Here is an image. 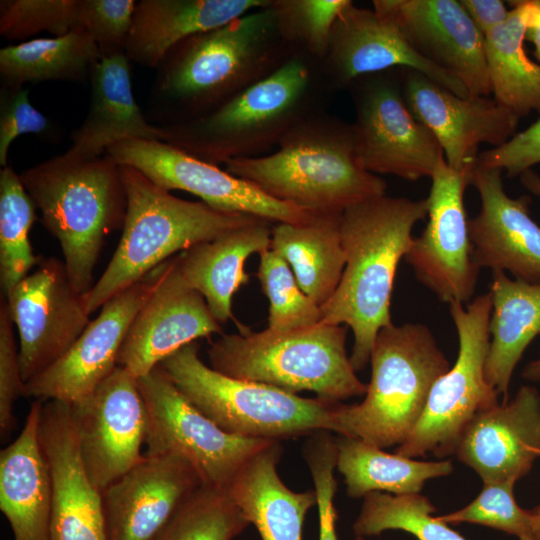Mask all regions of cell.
Listing matches in <instances>:
<instances>
[{"label":"cell","instance_id":"obj_12","mask_svg":"<svg viewBox=\"0 0 540 540\" xmlns=\"http://www.w3.org/2000/svg\"><path fill=\"white\" fill-rule=\"evenodd\" d=\"M347 89L355 110L352 124L362 166L373 174L408 181L431 177L445 160L444 153L407 107L399 69L360 77Z\"/></svg>","mask_w":540,"mask_h":540},{"label":"cell","instance_id":"obj_26","mask_svg":"<svg viewBox=\"0 0 540 540\" xmlns=\"http://www.w3.org/2000/svg\"><path fill=\"white\" fill-rule=\"evenodd\" d=\"M125 52L102 56L90 69L91 97L83 123L70 135L66 155L90 160L126 139L165 141L162 126L150 124L137 105Z\"/></svg>","mask_w":540,"mask_h":540},{"label":"cell","instance_id":"obj_38","mask_svg":"<svg viewBox=\"0 0 540 540\" xmlns=\"http://www.w3.org/2000/svg\"><path fill=\"white\" fill-rule=\"evenodd\" d=\"M249 525L226 490L202 485L154 540H233Z\"/></svg>","mask_w":540,"mask_h":540},{"label":"cell","instance_id":"obj_42","mask_svg":"<svg viewBox=\"0 0 540 540\" xmlns=\"http://www.w3.org/2000/svg\"><path fill=\"white\" fill-rule=\"evenodd\" d=\"M514 482L483 483L479 495L457 511L437 516L447 524L473 523L532 540L533 511L521 508L514 497Z\"/></svg>","mask_w":540,"mask_h":540},{"label":"cell","instance_id":"obj_6","mask_svg":"<svg viewBox=\"0 0 540 540\" xmlns=\"http://www.w3.org/2000/svg\"><path fill=\"white\" fill-rule=\"evenodd\" d=\"M120 170L127 196L125 222L109 264L84 294L90 315L175 253L261 219L178 198L131 166L120 165Z\"/></svg>","mask_w":540,"mask_h":540},{"label":"cell","instance_id":"obj_13","mask_svg":"<svg viewBox=\"0 0 540 540\" xmlns=\"http://www.w3.org/2000/svg\"><path fill=\"white\" fill-rule=\"evenodd\" d=\"M118 165L131 166L163 189L182 190L208 206L256 216L270 223H296L313 212L276 200L253 184L164 142L126 139L106 153Z\"/></svg>","mask_w":540,"mask_h":540},{"label":"cell","instance_id":"obj_10","mask_svg":"<svg viewBox=\"0 0 540 540\" xmlns=\"http://www.w3.org/2000/svg\"><path fill=\"white\" fill-rule=\"evenodd\" d=\"M490 292L467 303H449L459 340L455 364L431 388L425 409L408 438L395 453L408 457L454 455L469 423L480 412L499 403L497 391L485 376L490 340Z\"/></svg>","mask_w":540,"mask_h":540},{"label":"cell","instance_id":"obj_19","mask_svg":"<svg viewBox=\"0 0 540 540\" xmlns=\"http://www.w3.org/2000/svg\"><path fill=\"white\" fill-rule=\"evenodd\" d=\"M213 334H223L221 324L183 279L173 256L160 264L157 285L132 321L117 365L138 379L183 346Z\"/></svg>","mask_w":540,"mask_h":540},{"label":"cell","instance_id":"obj_53","mask_svg":"<svg viewBox=\"0 0 540 540\" xmlns=\"http://www.w3.org/2000/svg\"><path fill=\"white\" fill-rule=\"evenodd\" d=\"M355 540H366L365 537H362V536H356V539ZM380 540V539H379Z\"/></svg>","mask_w":540,"mask_h":540},{"label":"cell","instance_id":"obj_16","mask_svg":"<svg viewBox=\"0 0 540 540\" xmlns=\"http://www.w3.org/2000/svg\"><path fill=\"white\" fill-rule=\"evenodd\" d=\"M71 409L83 465L102 492L144 457L147 418L137 378L117 366Z\"/></svg>","mask_w":540,"mask_h":540},{"label":"cell","instance_id":"obj_50","mask_svg":"<svg viewBox=\"0 0 540 540\" xmlns=\"http://www.w3.org/2000/svg\"><path fill=\"white\" fill-rule=\"evenodd\" d=\"M522 184L534 195L540 197V177L531 169L520 175Z\"/></svg>","mask_w":540,"mask_h":540},{"label":"cell","instance_id":"obj_46","mask_svg":"<svg viewBox=\"0 0 540 540\" xmlns=\"http://www.w3.org/2000/svg\"><path fill=\"white\" fill-rule=\"evenodd\" d=\"M51 123L30 102L24 87L2 86L0 92V165L8 166V150L20 135L46 136Z\"/></svg>","mask_w":540,"mask_h":540},{"label":"cell","instance_id":"obj_41","mask_svg":"<svg viewBox=\"0 0 540 540\" xmlns=\"http://www.w3.org/2000/svg\"><path fill=\"white\" fill-rule=\"evenodd\" d=\"M82 0H1L0 34L20 40L42 31L55 37L81 25Z\"/></svg>","mask_w":540,"mask_h":540},{"label":"cell","instance_id":"obj_33","mask_svg":"<svg viewBox=\"0 0 540 540\" xmlns=\"http://www.w3.org/2000/svg\"><path fill=\"white\" fill-rule=\"evenodd\" d=\"M508 3L512 9L506 21L484 36V53L494 99L521 118L532 111L540 114V64L524 49L527 0Z\"/></svg>","mask_w":540,"mask_h":540},{"label":"cell","instance_id":"obj_35","mask_svg":"<svg viewBox=\"0 0 540 540\" xmlns=\"http://www.w3.org/2000/svg\"><path fill=\"white\" fill-rule=\"evenodd\" d=\"M102 57L100 49L83 28L53 38H35L0 50L2 86L49 80L80 81Z\"/></svg>","mask_w":540,"mask_h":540},{"label":"cell","instance_id":"obj_40","mask_svg":"<svg viewBox=\"0 0 540 540\" xmlns=\"http://www.w3.org/2000/svg\"><path fill=\"white\" fill-rule=\"evenodd\" d=\"M350 0H272L279 32L296 54L321 64L340 11Z\"/></svg>","mask_w":540,"mask_h":540},{"label":"cell","instance_id":"obj_36","mask_svg":"<svg viewBox=\"0 0 540 540\" xmlns=\"http://www.w3.org/2000/svg\"><path fill=\"white\" fill-rule=\"evenodd\" d=\"M36 205L20 175L6 166L0 171V284L2 296L37 267L43 259L36 255L29 232L37 219Z\"/></svg>","mask_w":540,"mask_h":540},{"label":"cell","instance_id":"obj_47","mask_svg":"<svg viewBox=\"0 0 540 540\" xmlns=\"http://www.w3.org/2000/svg\"><path fill=\"white\" fill-rule=\"evenodd\" d=\"M540 163V118L505 144L479 153L476 165L521 175Z\"/></svg>","mask_w":540,"mask_h":540},{"label":"cell","instance_id":"obj_17","mask_svg":"<svg viewBox=\"0 0 540 540\" xmlns=\"http://www.w3.org/2000/svg\"><path fill=\"white\" fill-rule=\"evenodd\" d=\"M159 274L160 265L107 301L67 352L25 383L24 396L73 405L90 395L118 366L129 327L152 295Z\"/></svg>","mask_w":540,"mask_h":540},{"label":"cell","instance_id":"obj_51","mask_svg":"<svg viewBox=\"0 0 540 540\" xmlns=\"http://www.w3.org/2000/svg\"><path fill=\"white\" fill-rule=\"evenodd\" d=\"M522 377L527 381L540 384V357L524 367Z\"/></svg>","mask_w":540,"mask_h":540},{"label":"cell","instance_id":"obj_5","mask_svg":"<svg viewBox=\"0 0 540 540\" xmlns=\"http://www.w3.org/2000/svg\"><path fill=\"white\" fill-rule=\"evenodd\" d=\"M19 175L41 223L60 244L72 285L88 293L106 237L124 226L127 196L120 165L107 154L82 160L64 153Z\"/></svg>","mask_w":540,"mask_h":540},{"label":"cell","instance_id":"obj_2","mask_svg":"<svg viewBox=\"0 0 540 540\" xmlns=\"http://www.w3.org/2000/svg\"><path fill=\"white\" fill-rule=\"evenodd\" d=\"M271 3L169 50L157 67L156 80L165 124L216 108L296 54L279 32Z\"/></svg>","mask_w":540,"mask_h":540},{"label":"cell","instance_id":"obj_23","mask_svg":"<svg viewBox=\"0 0 540 540\" xmlns=\"http://www.w3.org/2000/svg\"><path fill=\"white\" fill-rule=\"evenodd\" d=\"M39 438L52 484L50 540H108L102 493L83 465L70 404L43 401Z\"/></svg>","mask_w":540,"mask_h":540},{"label":"cell","instance_id":"obj_8","mask_svg":"<svg viewBox=\"0 0 540 540\" xmlns=\"http://www.w3.org/2000/svg\"><path fill=\"white\" fill-rule=\"evenodd\" d=\"M346 335L347 326L323 322L289 331L250 330L222 334L207 354L210 367L224 375L341 402L367 390L347 356Z\"/></svg>","mask_w":540,"mask_h":540},{"label":"cell","instance_id":"obj_45","mask_svg":"<svg viewBox=\"0 0 540 540\" xmlns=\"http://www.w3.org/2000/svg\"><path fill=\"white\" fill-rule=\"evenodd\" d=\"M6 299L0 302V433L4 438L17 427L14 405L24 396L25 382L22 378L19 349L14 336Z\"/></svg>","mask_w":540,"mask_h":540},{"label":"cell","instance_id":"obj_20","mask_svg":"<svg viewBox=\"0 0 540 540\" xmlns=\"http://www.w3.org/2000/svg\"><path fill=\"white\" fill-rule=\"evenodd\" d=\"M322 74L334 93L360 77L393 69H413L461 97H470L452 74L420 56L400 30L373 9L352 1L340 11L330 34Z\"/></svg>","mask_w":540,"mask_h":540},{"label":"cell","instance_id":"obj_1","mask_svg":"<svg viewBox=\"0 0 540 540\" xmlns=\"http://www.w3.org/2000/svg\"><path fill=\"white\" fill-rule=\"evenodd\" d=\"M427 215V198L386 194L342 213L346 264L337 289L321 306L322 322L351 328L354 345L349 358L356 372L370 362L378 332L392 323L390 304L397 267L412 243L414 225Z\"/></svg>","mask_w":540,"mask_h":540},{"label":"cell","instance_id":"obj_39","mask_svg":"<svg viewBox=\"0 0 540 540\" xmlns=\"http://www.w3.org/2000/svg\"><path fill=\"white\" fill-rule=\"evenodd\" d=\"M256 275L270 303L268 329L289 331L322 322L321 307L301 290L289 264L273 250L260 254Z\"/></svg>","mask_w":540,"mask_h":540},{"label":"cell","instance_id":"obj_34","mask_svg":"<svg viewBox=\"0 0 540 540\" xmlns=\"http://www.w3.org/2000/svg\"><path fill=\"white\" fill-rule=\"evenodd\" d=\"M336 469L344 478L346 494L361 498L371 492L393 495L420 493L426 481L453 471L450 460L418 461L362 439L345 435L336 437Z\"/></svg>","mask_w":540,"mask_h":540},{"label":"cell","instance_id":"obj_37","mask_svg":"<svg viewBox=\"0 0 540 540\" xmlns=\"http://www.w3.org/2000/svg\"><path fill=\"white\" fill-rule=\"evenodd\" d=\"M436 509L420 493L393 495L371 492L363 497L353 524L356 536H378L386 530H402L417 540H467L449 524L433 516Z\"/></svg>","mask_w":540,"mask_h":540},{"label":"cell","instance_id":"obj_9","mask_svg":"<svg viewBox=\"0 0 540 540\" xmlns=\"http://www.w3.org/2000/svg\"><path fill=\"white\" fill-rule=\"evenodd\" d=\"M160 366L200 412L233 435L280 441L332 432L340 402L295 393L224 375L199 357L197 341L164 359Z\"/></svg>","mask_w":540,"mask_h":540},{"label":"cell","instance_id":"obj_32","mask_svg":"<svg viewBox=\"0 0 540 540\" xmlns=\"http://www.w3.org/2000/svg\"><path fill=\"white\" fill-rule=\"evenodd\" d=\"M342 213L313 212L303 221L272 227L270 249L289 264L301 290L320 307L334 294L346 264Z\"/></svg>","mask_w":540,"mask_h":540},{"label":"cell","instance_id":"obj_48","mask_svg":"<svg viewBox=\"0 0 540 540\" xmlns=\"http://www.w3.org/2000/svg\"><path fill=\"white\" fill-rule=\"evenodd\" d=\"M478 30L485 36L509 16L505 2L501 0H459Z\"/></svg>","mask_w":540,"mask_h":540},{"label":"cell","instance_id":"obj_43","mask_svg":"<svg viewBox=\"0 0 540 540\" xmlns=\"http://www.w3.org/2000/svg\"><path fill=\"white\" fill-rule=\"evenodd\" d=\"M302 453L315 487L319 515V540H338L337 512L334 505L337 491V481L334 476L337 461L336 438L328 431L315 432L309 435Z\"/></svg>","mask_w":540,"mask_h":540},{"label":"cell","instance_id":"obj_31","mask_svg":"<svg viewBox=\"0 0 540 540\" xmlns=\"http://www.w3.org/2000/svg\"><path fill=\"white\" fill-rule=\"evenodd\" d=\"M489 292L492 308L485 376L507 402L513 372L528 345L540 336V282L492 271Z\"/></svg>","mask_w":540,"mask_h":540},{"label":"cell","instance_id":"obj_44","mask_svg":"<svg viewBox=\"0 0 540 540\" xmlns=\"http://www.w3.org/2000/svg\"><path fill=\"white\" fill-rule=\"evenodd\" d=\"M136 3L134 0H82V28L91 34L102 56L124 52Z\"/></svg>","mask_w":540,"mask_h":540},{"label":"cell","instance_id":"obj_18","mask_svg":"<svg viewBox=\"0 0 540 540\" xmlns=\"http://www.w3.org/2000/svg\"><path fill=\"white\" fill-rule=\"evenodd\" d=\"M399 76L407 107L456 171H473L481 144L496 148L516 134L520 118L494 98L461 97L413 69H399Z\"/></svg>","mask_w":540,"mask_h":540},{"label":"cell","instance_id":"obj_28","mask_svg":"<svg viewBox=\"0 0 540 540\" xmlns=\"http://www.w3.org/2000/svg\"><path fill=\"white\" fill-rule=\"evenodd\" d=\"M271 223L260 219L232 229L213 240L193 245L176 255L177 266L186 283L205 299L219 324L232 319L239 333L250 329L232 314V297L250 275L245 271L248 257L271 247Z\"/></svg>","mask_w":540,"mask_h":540},{"label":"cell","instance_id":"obj_24","mask_svg":"<svg viewBox=\"0 0 540 540\" xmlns=\"http://www.w3.org/2000/svg\"><path fill=\"white\" fill-rule=\"evenodd\" d=\"M456 457L483 483H516L540 457V393L522 385L507 402L475 416L456 447Z\"/></svg>","mask_w":540,"mask_h":540},{"label":"cell","instance_id":"obj_21","mask_svg":"<svg viewBox=\"0 0 540 540\" xmlns=\"http://www.w3.org/2000/svg\"><path fill=\"white\" fill-rule=\"evenodd\" d=\"M416 52L456 77L471 97L489 96L484 35L459 0H374Z\"/></svg>","mask_w":540,"mask_h":540},{"label":"cell","instance_id":"obj_3","mask_svg":"<svg viewBox=\"0 0 540 540\" xmlns=\"http://www.w3.org/2000/svg\"><path fill=\"white\" fill-rule=\"evenodd\" d=\"M225 170L276 200L315 213L343 212L385 195L387 188L362 166L353 124L326 110L297 123L276 151L232 159Z\"/></svg>","mask_w":540,"mask_h":540},{"label":"cell","instance_id":"obj_4","mask_svg":"<svg viewBox=\"0 0 540 540\" xmlns=\"http://www.w3.org/2000/svg\"><path fill=\"white\" fill-rule=\"evenodd\" d=\"M331 94L320 64L295 54L216 108L162 125L164 142L216 166L262 156L301 120L326 110Z\"/></svg>","mask_w":540,"mask_h":540},{"label":"cell","instance_id":"obj_22","mask_svg":"<svg viewBox=\"0 0 540 540\" xmlns=\"http://www.w3.org/2000/svg\"><path fill=\"white\" fill-rule=\"evenodd\" d=\"M203 482L181 457L148 455L102 493L108 540H154Z\"/></svg>","mask_w":540,"mask_h":540},{"label":"cell","instance_id":"obj_30","mask_svg":"<svg viewBox=\"0 0 540 540\" xmlns=\"http://www.w3.org/2000/svg\"><path fill=\"white\" fill-rule=\"evenodd\" d=\"M282 452L280 441H271L225 489L262 540H302L305 516L317 503L315 490L296 492L283 483L277 471Z\"/></svg>","mask_w":540,"mask_h":540},{"label":"cell","instance_id":"obj_27","mask_svg":"<svg viewBox=\"0 0 540 540\" xmlns=\"http://www.w3.org/2000/svg\"><path fill=\"white\" fill-rule=\"evenodd\" d=\"M36 399L18 437L0 452V509L14 540H50L52 484L40 438Z\"/></svg>","mask_w":540,"mask_h":540},{"label":"cell","instance_id":"obj_14","mask_svg":"<svg viewBox=\"0 0 540 540\" xmlns=\"http://www.w3.org/2000/svg\"><path fill=\"white\" fill-rule=\"evenodd\" d=\"M472 172L456 171L445 160L438 165L430 177L428 222L404 256L416 278L448 304L470 302L480 271L472 257L464 204Z\"/></svg>","mask_w":540,"mask_h":540},{"label":"cell","instance_id":"obj_29","mask_svg":"<svg viewBox=\"0 0 540 540\" xmlns=\"http://www.w3.org/2000/svg\"><path fill=\"white\" fill-rule=\"evenodd\" d=\"M271 0L137 1L124 52L131 62L157 68L184 39L222 26Z\"/></svg>","mask_w":540,"mask_h":540},{"label":"cell","instance_id":"obj_25","mask_svg":"<svg viewBox=\"0 0 540 540\" xmlns=\"http://www.w3.org/2000/svg\"><path fill=\"white\" fill-rule=\"evenodd\" d=\"M470 184L481 201L469 220L472 257L479 269L508 271L515 279L540 282V226L531 218L530 198L509 197L502 171L475 166Z\"/></svg>","mask_w":540,"mask_h":540},{"label":"cell","instance_id":"obj_15","mask_svg":"<svg viewBox=\"0 0 540 540\" xmlns=\"http://www.w3.org/2000/svg\"><path fill=\"white\" fill-rule=\"evenodd\" d=\"M19 335L24 382L59 360L91 322L63 261L44 258L5 297Z\"/></svg>","mask_w":540,"mask_h":540},{"label":"cell","instance_id":"obj_11","mask_svg":"<svg viewBox=\"0 0 540 540\" xmlns=\"http://www.w3.org/2000/svg\"><path fill=\"white\" fill-rule=\"evenodd\" d=\"M137 381L147 418L145 454L183 458L203 485L225 490L245 462L275 441L224 431L185 398L160 365Z\"/></svg>","mask_w":540,"mask_h":540},{"label":"cell","instance_id":"obj_52","mask_svg":"<svg viewBox=\"0 0 540 540\" xmlns=\"http://www.w3.org/2000/svg\"><path fill=\"white\" fill-rule=\"evenodd\" d=\"M532 540H540V507L533 511Z\"/></svg>","mask_w":540,"mask_h":540},{"label":"cell","instance_id":"obj_49","mask_svg":"<svg viewBox=\"0 0 540 540\" xmlns=\"http://www.w3.org/2000/svg\"><path fill=\"white\" fill-rule=\"evenodd\" d=\"M529 5V20L526 40L534 46V56L540 64V0H527Z\"/></svg>","mask_w":540,"mask_h":540},{"label":"cell","instance_id":"obj_7","mask_svg":"<svg viewBox=\"0 0 540 540\" xmlns=\"http://www.w3.org/2000/svg\"><path fill=\"white\" fill-rule=\"evenodd\" d=\"M371 379L360 403L340 402L332 432L382 449L401 445L418 423L436 380L450 363L421 323L383 327L370 355Z\"/></svg>","mask_w":540,"mask_h":540}]
</instances>
